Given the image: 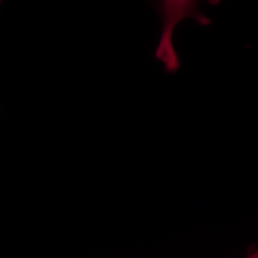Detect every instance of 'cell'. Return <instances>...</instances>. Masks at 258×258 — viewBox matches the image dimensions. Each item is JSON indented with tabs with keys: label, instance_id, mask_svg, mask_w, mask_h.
<instances>
[{
	"label": "cell",
	"instance_id": "obj_1",
	"mask_svg": "<svg viewBox=\"0 0 258 258\" xmlns=\"http://www.w3.org/2000/svg\"><path fill=\"white\" fill-rule=\"evenodd\" d=\"M156 11L163 23L160 40L155 52L158 61L163 64L164 71L172 74L181 69V62L173 42L176 25L186 18L196 20L203 14L200 3L195 0H164L154 4Z\"/></svg>",
	"mask_w": 258,
	"mask_h": 258
},
{
	"label": "cell",
	"instance_id": "obj_2",
	"mask_svg": "<svg viewBox=\"0 0 258 258\" xmlns=\"http://www.w3.org/2000/svg\"><path fill=\"white\" fill-rule=\"evenodd\" d=\"M209 5H212V6H217V5H220V0H210L208 1Z\"/></svg>",
	"mask_w": 258,
	"mask_h": 258
},
{
	"label": "cell",
	"instance_id": "obj_3",
	"mask_svg": "<svg viewBox=\"0 0 258 258\" xmlns=\"http://www.w3.org/2000/svg\"><path fill=\"white\" fill-rule=\"evenodd\" d=\"M247 258H258V250L256 251L255 252H254L253 254H251V255H249V257Z\"/></svg>",
	"mask_w": 258,
	"mask_h": 258
}]
</instances>
